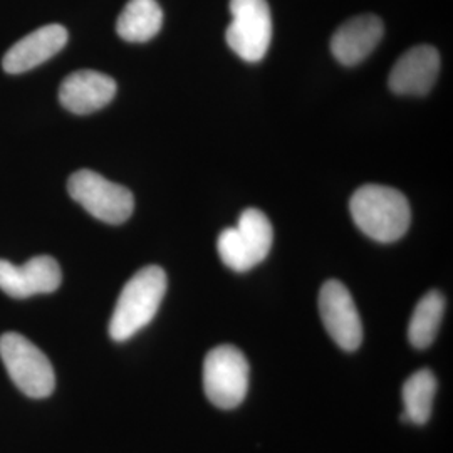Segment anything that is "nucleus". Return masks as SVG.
I'll return each mask as SVG.
<instances>
[{
    "mask_svg": "<svg viewBox=\"0 0 453 453\" xmlns=\"http://www.w3.org/2000/svg\"><path fill=\"white\" fill-rule=\"evenodd\" d=\"M69 34L61 24H49L34 33L27 34L9 49L4 56V71L9 74H20L31 71L65 48Z\"/></svg>",
    "mask_w": 453,
    "mask_h": 453,
    "instance_id": "9b49d317",
    "label": "nucleus"
},
{
    "mask_svg": "<svg viewBox=\"0 0 453 453\" xmlns=\"http://www.w3.org/2000/svg\"><path fill=\"white\" fill-rule=\"evenodd\" d=\"M166 292V274L158 265H146L123 288L110 321V336L128 341L157 316Z\"/></svg>",
    "mask_w": 453,
    "mask_h": 453,
    "instance_id": "f03ea898",
    "label": "nucleus"
},
{
    "mask_svg": "<svg viewBox=\"0 0 453 453\" xmlns=\"http://www.w3.org/2000/svg\"><path fill=\"white\" fill-rule=\"evenodd\" d=\"M67 192L95 219L119 226L134 211V198L127 187L101 177L93 170H80L67 181Z\"/></svg>",
    "mask_w": 453,
    "mask_h": 453,
    "instance_id": "39448f33",
    "label": "nucleus"
},
{
    "mask_svg": "<svg viewBox=\"0 0 453 453\" xmlns=\"http://www.w3.org/2000/svg\"><path fill=\"white\" fill-rule=\"evenodd\" d=\"M249 389V363L235 346L213 348L203 361V391L222 410L241 405Z\"/></svg>",
    "mask_w": 453,
    "mask_h": 453,
    "instance_id": "0eeeda50",
    "label": "nucleus"
},
{
    "mask_svg": "<svg viewBox=\"0 0 453 453\" xmlns=\"http://www.w3.org/2000/svg\"><path fill=\"white\" fill-rule=\"evenodd\" d=\"M274 230L259 209H245L237 226L226 228L217 241L222 262L235 273H247L259 265L273 249Z\"/></svg>",
    "mask_w": 453,
    "mask_h": 453,
    "instance_id": "7ed1b4c3",
    "label": "nucleus"
},
{
    "mask_svg": "<svg viewBox=\"0 0 453 453\" xmlns=\"http://www.w3.org/2000/svg\"><path fill=\"white\" fill-rule=\"evenodd\" d=\"M445 312V297L441 292H426L411 314L408 324V340L418 348H428L437 338L440 324Z\"/></svg>",
    "mask_w": 453,
    "mask_h": 453,
    "instance_id": "2eb2a0df",
    "label": "nucleus"
},
{
    "mask_svg": "<svg viewBox=\"0 0 453 453\" xmlns=\"http://www.w3.org/2000/svg\"><path fill=\"white\" fill-rule=\"evenodd\" d=\"M319 312L326 331L341 349L357 351L363 341V324L351 294L340 280L324 282Z\"/></svg>",
    "mask_w": 453,
    "mask_h": 453,
    "instance_id": "6e6552de",
    "label": "nucleus"
},
{
    "mask_svg": "<svg viewBox=\"0 0 453 453\" xmlns=\"http://www.w3.org/2000/svg\"><path fill=\"white\" fill-rule=\"evenodd\" d=\"M0 357L17 388L31 398H46L56 387L48 357L19 333L0 336Z\"/></svg>",
    "mask_w": 453,
    "mask_h": 453,
    "instance_id": "20e7f679",
    "label": "nucleus"
},
{
    "mask_svg": "<svg viewBox=\"0 0 453 453\" xmlns=\"http://www.w3.org/2000/svg\"><path fill=\"white\" fill-rule=\"evenodd\" d=\"M383 33L385 27L380 17L372 14L353 17L333 35L331 52L341 65H359L380 44Z\"/></svg>",
    "mask_w": 453,
    "mask_h": 453,
    "instance_id": "ddd939ff",
    "label": "nucleus"
},
{
    "mask_svg": "<svg viewBox=\"0 0 453 453\" xmlns=\"http://www.w3.org/2000/svg\"><path fill=\"white\" fill-rule=\"evenodd\" d=\"M435 393H437V380L434 372L428 370L413 372L406 380L402 391L403 405H405L403 420L415 425H423L430 420Z\"/></svg>",
    "mask_w": 453,
    "mask_h": 453,
    "instance_id": "dca6fc26",
    "label": "nucleus"
},
{
    "mask_svg": "<svg viewBox=\"0 0 453 453\" xmlns=\"http://www.w3.org/2000/svg\"><path fill=\"white\" fill-rule=\"evenodd\" d=\"M232 22L226 39L241 59L259 63L273 41V16L267 0H230Z\"/></svg>",
    "mask_w": 453,
    "mask_h": 453,
    "instance_id": "423d86ee",
    "label": "nucleus"
},
{
    "mask_svg": "<svg viewBox=\"0 0 453 453\" xmlns=\"http://www.w3.org/2000/svg\"><path fill=\"white\" fill-rule=\"evenodd\" d=\"M440 54L432 46L406 50L389 73V89L400 96H423L437 81Z\"/></svg>",
    "mask_w": 453,
    "mask_h": 453,
    "instance_id": "9d476101",
    "label": "nucleus"
},
{
    "mask_svg": "<svg viewBox=\"0 0 453 453\" xmlns=\"http://www.w3.org/2000/svg\"><path fill=\"white\" fill-rule=\"evenodd\" d=\"M63 280L58 260L37 256L24 265L0 259V289L14 299H27L35 294L54 292Z\"/></svg>",
    "mask_w": 453,
    "mask_h": 453,
    "instance_id": "1a4fd4ad",
    "label": "nucleus"
},
{
    "mask_svg": "<svg viewBox=\"0 0 453 453\" xmlns=\"http://www.w3.org/2000/svg\"><path fill=\"white\" fill-rule=\"evenodd\" d=\"M162 26L163 11L157 0H130L118 17L116 33L127 42H148Z\"/></svg>",
    "mask_w": 453,
    "mask_h": 453,
    "instance_id": "4468645a",
    "label": "nucleus"
},
{
    "mask_svg": "<svg viewBox=\"0 0 453 453\" xmlns=\"http://www.w3.org/2000/svg\"><path fill=\"white\" fill-rule=\"evenodd\" d=\"M116 82L97 71H76L59 88V101L67 111L91 114L113 101Z\"/></svg>",
    "mask_w": 453,
    "mask_h": 453,
    "instance_id": "f8f14e48",
    "label": "nucleus"
},
{
    "mask_svg": "<svg viewBox=\"0 0 453 453\" xmlns=\"http://www.w3.org/2000/svg\"><path fill=\"white\" fill-rule=\"evenodd\" d=\"M357 228L372 241L389 243L402 239L411 222L405 195L385 185H365L349 202Z\"/></svg>",
    "mask_w": 453,
    "mask_h": 453,
    "instance_id": "f257e3e1",
    "label": "nucleus"
}]
</instances>
